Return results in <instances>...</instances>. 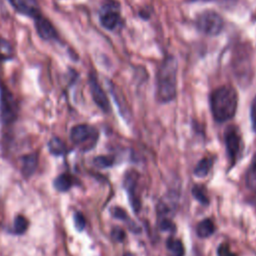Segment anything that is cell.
<instances>
[{"mask_svg": "<svg viewBox=\"0 0 256 256\" xmlns=\"http://www.w3.org/2000/svg\"><path fill=\"white\" fill-rule=\"evenodd\" d=\"M178 63L173 55L163 58L156 72V97L160 103L174 100L177 93Z\"/></svg>", "mask_w": 256, "mask_h": 256, "instance_id": "cell-1", "label": "cell"}, {"mask_svg": "<svg viewBox=\"0 0 256 256\" xmlns=\"http://www.w3.org/2000/svg\"><path fill=\"white\" fill-rule=\"evenodd\" d=\"M238 106V95L230 85H222L210 94V108L214 120L226 122L234 117Z\"/></svg>", "mask_w": 256, "mask_h": 256, "instance_id": "cell-2", "label": "cell"}, {"mask_svg": "<svg viewBox=\"0 0 256 256\" xmlns=\"http://www.w3.org/2000/svg\"><path fill=\"white\" fill-rule=\"evenodd\" d=\"M195 26L198 31L208 36H217L224 29L223 17L216 11L207 9L196 15Z\"/></svg>", "mask_w": 256, "mask_h": 256, "instance_id": "cell-3", "label": "cell"}, {"mask_svg": "<svg viewBox=\"0 0 256 256\" xmlns=\"http://www.w3.org/2000/svg\"><path fill=\"white\" fill-rule=\"evenodd\" d=\"M99 133L97 129L88 124H79L72 127L70 138L72 142L82 150L88 151L93 149L98 140Z\"/></svg>", "mask_w": 256, "mask_h": 256, "instance_id": "cell-4", "label": "cell"}, {"mask_svg": "<svg viewBox=\"0 0 256 256\" xmlns=\"http://www.w3.org/2000/svg\"><path fill=\"white\" fill-rule=\"evenodd\" d=\"M99 21L106 30L115 31L122 23L120 4L116 0H104L99 11Z\"/></svg>", "mask_w": 256, "mask_h": 256, "instance_id": "cell-5", "label": "cell"}, {"mask_svg": "<svg viewBox=\"0 0 256 256\" xmlns=\"http://www.w3.org/2000/svg\"><path fill=\"white\" fill-rule=\"evenodd\" d=\"M224 142L230 168H232L242 153V138L238 127L230 125L225 129Z\"/></svg>", "mask_w": 256, "mask_h": 256, "instance_id": "cell-6", "label": "cell"}, {"mask_svg": "<svg viewBox=\"0 0 256 256\" xmlns=\"http://www.w3.org/2000/svg\"><path fill=\"white\" fill-rule=\"evenodd\" d=\"M18 103L10 89L0 82V116L5 124L13 122L17 118Z\"/></svg>", "mask_w": 256, "mask_h": 256, "instance_id": "cell-7", "label": "cell"}, {"mask_svg": "<svg viewBox=\"0 0 256 256\" xmlns=\"http://www.w3.org/2000/svg\"><path fill=\"white\" fill-rule=\"evenodd\" d=\"M138 182H139V173L136 170H128L125 173L124 181H123L124 187L127 192L131 208L134 210L135 213H138L141 208Z\"/></svg>", "mask_w": 256, "mask_h": 256, "instance_id": "cell-8", "label": "cell"}, {"mask_svg": "<svg viewBox=\"0 0 256 256\" xmlns=\"http://www.w3.org/2000/svg\"><path fill=\"white\" fill-rule=\"evenodd\" d=\"M88 84H89V88H90V92L92 95V98L95 102V104L105 113L110 112L111 108H110V102L108 100V97L105 93V91L103 90V88L101 87L97 76L94 72H90L89 73V77H88Z\"/></svg>", "mask_w": 256, "mask_h": 256, "instance_id": "cell-9", "label": "cell"}, {"mask_svg": "<svg viewBox=\"0 0 256 256\" xmlns=\"http://www.w3.org/2000/svg\"><path fill=\"white\" fill-rule=\"evenodd\" d=\"M35 29L38 36L45 41H54L58 39V33L52 22L42 14H39L34 19Z\"/></svg>", "mask_w": 256, "mask_h": 256, "instance_id": "cell-10", "label": "cell"}, {"mask_svg": "<svg viewBox=\"0 0 256 256\" xmlns=\"http://www.w3.org/2000/svg\"><path fill=\"white\" fill-rule=\"evenodd\" d=\"M12 7L20 14L35 18L41 14L38 0H8Z\"/></svg>", "mask_w": 256, "mask_h": 256, "instance_id": "cell-11", "label": "cell"}, {"mask_svg": "<svg viewBox=\"0 0 256 256\" xmlns=\"http://www.w3.org/2000/svg\"><path fill=\"white\" fill-rule=\"evenodd\" d=\"M38 166V156L35 153L27 154L22 157L21 172L25 177L31 176Z\"/></svg>", "mask_w": 256, "mask_h": 256, "instance_id": "cell-12", "label": "cell"}, {"mask_svg": "<svg viewBox=\"0 0 256 256\" xmlns=\"http://www.w3.org/2000/svg\"><path fill=\"white\" fill-rule=\"evenodd\" d=\"M111 213H112V215H113L114 218L119 219V220L125 222L126 225H127V227L129 228V230H131L132 232H134V233H139V232H141V228H140L134 221H132V220L130 219L129 215H128V214L126 213V211H125L124 209H122L121 207H117V206H116V207L112 208Z\"/></svg>", "mask_w": 256, "mask_h": 256, "instance_id": "cell-13", "label": "cell"}, {"mask_svg": "<svg viewBox=\"0 0 256 256\" xmlns=\"http://www.w3.org/2000/svg\"><path fill=\"white\" fill-rule=\"evenodd\" d=\"M215 231V225L212 219L205 218L197 224L196 233L200 238H207Z\"/></svg>", "mask_w": 256, "mask_h": 256, "instance_id": "cell-14", "label": "cell"}, {"mask_svg": "<svg viewBox=\"0 0 256 256\" xmlns=\"http://www.w3.org/2000/svg\"><path fill=\"white\" fill-rule=\"evenodd\" d=\"M212 166H213L212 158L204 157L196 164V167L194 169V175L198 178H203L209 174Z\"/></svg>", "mask_w": 256, "mask_h": 256, "instance_id": "cell-15", "label": "cell"}, {"mask_svg": "<svg viewBox=\"0 0 256 256\" xmlns=\"http://www.w3.org/2000/svg\"><path fill=\"white\" fill-rule=\"evenodd\" d=\"M245 182H246V186L256 192V154L254 155L250 166L247 169L246 175H245Z\"/></svg>", "mask_w": 256, "mask_h": 256, "instance_id": "cell-16", "label": "cell"}, {"mask_svg": "<svg viewBox=\"0 0 256 256\" xmlns=\"http://www.w3.org/2000/svg\"><path fill=\"white\" fill-rule=\"evenodd\" d=\"M14 55L15 50L10 41L0 37V61L10 60L14 57Z\"/></svg>", "mask_w": 256, "mask_h": 256, "instance_id": "cell-17", "label": "cell"}, {"mask_svg": "<svg viewBox=\"0 0 256 256\" xmlns=\"http://www.w3.org/2000/svg\"><path fill=\"white\" fill-rule=\"evenodd\" d=\"M73 185L72 177L68 174H61L54 180V187L61 192L69 190Z\"/></svg>", "mask_w": 256, "mask_h": 256, "instance_id": "cell-18", "label": "cell"}, {"mask_svg": "<svg viewBox=\"0 0 256 256\" xmlns=\"http://www.w3.org/2000/svg\"><path fill=\"white\" fill-rule=\"evenodd\" d=\"M48 148H49V151L56 156L65 154L67 150L65 143L58 137L51 138V140L48 142Z\"/></svg>", "mask_w": 256, "mask_h": 256, "instance_id": "cell-19", "label": "cell"}, {"mask_svg": "<svg viewBox=\"0 0 256 256\" xmlns=\"http://www.w3.org/2000/svg\"><path fill=\"white\" fill-rule=\"evenodd\" d=\"M167 248L172 256H184L185 249L179 239H174L173 237H170L167 240Z\"/></svg>", "mask_w": 256, "mask_h": 256, "instance_id": "cell-20", "label": "cell"}, {"mask_svg": "<svg viewBox=\"0 0 256 256\" xmlns=\"http://www.w3.org/2000/svg\"><path fill=\"white\" fill-rule=\"evenodd\" d=\"M193 197L202 205L207 206L209 204V198L206 193V189L202 185H194L192 188Z\"/></svg>", "mask_w": 256, "mask_h": 256, "instance_id": "cell-21", "label": "cell"}, {"mask_svg": "<svg viewBox=\"0 0 256 256\" xmlns=\"http://www.w3.org/2000/svg\"><path fill=\"white\" fill-rule=\"evenodd\" d=\"M29 222L28 220L22 216V215H18L15 220H14V224H13V232L17 235H21L23 234L27 228H28Z\"/></svg>", "mask_w": 256, "mask_h": 256, "instance_id": "cell-22", "label": "cell"}, {"mask_svg": "<svg viewBox=\"0 0 256 256\" xmlns=\"http://www.w3.org/2000/svg\"><path fill=\"white\" fill-rule=\"evenodd\" d=\"M114 157L110 155H100L94 158L93 163L98 168H108L114 164Z\"/></svg>", "mask_w": 256, "mask_h": 256, "instance_id": "cell-23", "label": "cell"}, {"mask_svg": "<svg viewBox=\"0 0 256 256\" xmlns=\"http://www.w3.org/2000/svg\"><path fill=\"white\" fill-rule=\"evenodd\" d=\"M217 256H237V255L231 251L229 244L222 243L217 248Z\"/></svg>", "mask_w": 256, "mask_h": 256, "instance_id": "cell-24", "label": "cell"}, {"mask_svg": "<svg viewBox=\"0 0 256 256\" xmlns=\"http://www.w3.org/2000/svg\"><path fill=\"white\" fill-rule=\"evenodd\" d=\"M160 228L163 231H168V232H175L176 231V226L173 223V221H171L170 219L167 218H163L160 222Z\"/></svg>", "mask_w": 256, "mask_h": 256, "instance_id": "cell-25", "label": "cell"}, {"mask_svg": "<svg viewBox=\"0 0 256 256\" xmlns=\"http://www.w3.org/2000/svg\"><path fill=\"white\" fill-rule=\"evenodd\" d=\"M111 237L116 242H122L125 238V232L120 227H115L111 231Z\"/></svg>", "mask_w": 256, "mask_h": 256, "instance_id": "cell-26", "label": "cell"}, {"mask_svg": "<svg viewBox=\"0 0 256 256\" xmlns=\"http://www.w3.org/2000/svg\"><path fill=\"white\" fill-rule=\"evenodd\" d=\"M250 119L252 124V129L256 134V96L253 98L251 107H250Z\"/></svg>", "mask_w": 256, "mask_h": 256, "instance_id": "cell-27", "label": "cell"}, {"mask_svg": "<svg viewBox=\"0 0 256 256\" xmlns=\"http://www.w3.org/2000/svg\"><path fill=\"white\" fill-rule=\"evenodd\" d=\"M74 224H75V226L78 230H83L84 229L86 222H85L84 216L80 212H77V213L74 214Z\"/></svg>", "mask_w": 256, "mask_h": 256, "instance_id": "cell-28", "label": "cell"}, {"mask_svg": "<svg viewBox=\"0 0 256 256\" xmlns=\"http://www.w3.org/2000/svg\"><path fill=\"white\" fill-rule=\"evenodd\" d=\"M193 1H199V0H193ZM200 1H213V0H200Z\"/></svg>", "mask_w": 256, "mask_h": 256, "instance_id": "cell-29", "label": "cell"}]
</instances>
